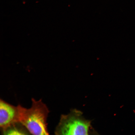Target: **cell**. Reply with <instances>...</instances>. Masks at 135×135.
<instances>
[{
    "instance_id": "4",
    "label": "cell",
    "mask_w": 135,
    "mask_h": 135,
    "mask_svg": "<svg viewBox=\"0 0 135 135\" xmlns=\"http://www.w3.org/2000/svg\"><path fill=\"white\" fill-rule=\"evenodd\" d=\"M24 126L21 123L17 122L12 125L3 131L4 134H25L26 132L23 129Z\"/></svg>"
},
{
    "instance_id": "2",
    "label": "cell",
    "mask_w": 135,
    "mask_h": 135,
    "mask_svg": "<svg viewBox=\"0 0 135 135\" xmlns=\"http://www.w3.org/2000/svg\"><path fill=\"white\" fill-rule=\"evenodd\" d=\"M95 131L90 120L86 119L80 110L72 109L67 114L61 116L60 122L55 130L58 135H89Z\"/></svg>"
},
{
    "instance_id": "3",
    "label": "cell",
    "mask_w": 135,
    "mask_h": 135,
    "mask_svg": "<svg viewBox=\"0 0 135 135\" xmlns=\"http://www.w3.org/2000/svg\"><path fill=\"white\" fill-rule=\"evenodd\" d=\"M19 122L17 107L0 100V127L4 130L12 125Z\"/></svg>"
},
{
    "instance_id": "1",
    "label": "cell",
    "mask_w": 135,
    "mask_h": 135,
    "mask_svg": "<svg viewBox=\"0 0 135 135\" xmlns=\"http://www.w3.org/2000/svg\"><path fill=\"white\" fill-rule=\"evenodd\" d=\"M32 106L27 109L21 105L17 106L18 122L33 135L49 134L47 119L49 111L41 99H32Z\"/></svg>"
}]
</instances>
